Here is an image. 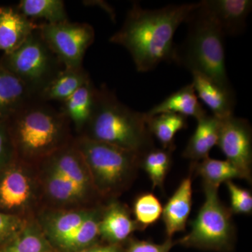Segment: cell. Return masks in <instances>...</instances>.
Listing matches in <instances>:
<instances>
[{
	"label": "cell",
	"instance_id": "cell-17",
	"mask_svg": "<svg viewBox=\"0 0 252 252\" xmlns=\"http://www.w3.org/2000/svg\"><path fill=\"white\" fill-rule=\"evenodd\" d=\"M94 210L84 208L50 211L40 217L38 224L51 246L56 247L79 228Z\"/></svg>",
	"mask_w": 252,
	"mask_h": 252
},
{
	"label": "cell",
	"instance_id": "cell-5",
	"mask_svg": "<svg viewBox=\"0 0 252 252\" xmlns=\"http://www.w3.org/2000/svg\"><path fill=\"white\" fill-rule=\"evenodd\" d=\"M90 174L96 193L114 197L132 183L140 166V154L84 135L74 137Z\"/></svg>",
	"mask_w": 252,
	"mask_h": 252
},
{
	"label": "cell",
	"instance_id": "cell-7",
	"mask_svg": "<svg viewBox=\"0 0 252 252\" xmlns=\"http://www.w3.org/2000/svg\"><path fill=\"white\" fill-rule=\"evenodd\" d=\"M218 189L204 184L205 201L191 223L190 233L180 240L182 245L221 250L233 241L232 212L220 202Z\"/></svg>",
	"mask_w": 252,
	"mask_h": 252
},
{
	"label": "cell",
	"instance_id": "cell-35",
	"mask_svg": "<svg viewBox=\"0 0 252 252\" xmlns=\"http://www.w3.org/2000/svg\"><path fill=\"white\" fill-rule=\"evenodd\" d=\"M79 252H123L122 249L118 245L109 244L102 246H91Z\"/></svg>",
	"mask_w": 252,
	"mask_h": 252
},
{
	"label": "cell",
	"instance_id": "cell-20",
	"mask_svg": "<svg viewBox=\"0 0 252 252\" xmlns=\"http://www.w3.org/2000/svg\"><path fill=\"white\" fill-rule=\"evenodd\" d=\"M97 88L93 81H88L72 96L61 103L60 111L79 132H84L90 121L97 96Z\"/></svg>",
	"mask_w": 252,
	"mask_h": 252
},
{
	"label": "cell",
	"instance_id": "cell-10",
	"mask_svg": "<svg viewBox=\"0 0 252 252\" xmlns=\"http://www.w3.org/2000/svg\"><path fill=\"white\" fill-rule=\"evenodd\" d=\"M217 145L226 160L238 167L244 179L252 180V129L250 123L234 115L220 119Z\"/></svg>",
	"mask_w": 252,
	"mask_h": 252
},
{
	"label": "cell",
	"instance_id": "cell-30",
	"mask_svg": "<svg viewBox=\"0 0 252 252\" xmlns=\"http://www.w3.org/2000/svg\"><path fill=\"white\" fill-rule=\"evenodd\" d=\"M162 207L158 199L154 194H142L134 203V215L135 221L143 230L154 224L162 217Z\"/></svg>",
	"mask_w": 252,
	"mask_h": 252
},
{
	"label": "cell",
	"instance_id": "cell-16",
	"mask_svg": "<svg viewBox=\"0 0 252 252\" xmlns=\"http://www.w3.org/2000/svg\"><path fill=\"white\" fill-rule=\"evenodd\" d=\"M38 98L0 64V123H7L33 99Z\"/></svg>",
	"mask_w": 252,
	"mask_h": 252
},
{
	"label": "cell",
	"instance_id": "cell-22",
	"mask_svg": "<svg viewBox=\"0 0 252 252\" xmlns=\"http://www.w3.org/2000/svg\"><path fill=\"white\" fill-rule=\"evenodd\" d=\"M220 119L213 115L203 116L197 120V126L189 140L184 157L193 162H198L209 157L210 151L217 145Z\"/></svg>",
	"mask_w": 252,
	"mask_h": 252
},
{
	"label": "cell",
	"instance_id": "cell-23",
	"mask_svg": "<svg viewBox=\"0 0 252 252\" xmlns=\"http://www.w3.org/2000/svg\"><path fill=\"white\" fill-rule=\"evenodd\" d=\"M90 80L89 73L83 67L64 68L41 91L38 98L46 102L56 101L62 103Z\"/></svg>",
	"mask_w": 252,
	"mask_h": 252
},
{
	"label": "cell",
	"instance_id": "cell-21",
	"mask_svg": "<svg viewBox=\"0 0 252 252\" xmlns=\"http://www.w3.org/2000/svg\"><path fill=\"white\" fill-rule=\"evenodd\" d=\"M162 113L180 114L187 118H195L196 120L207 114L203 106L199 102L192 84L184 86L170 94L145 114L147 117H151Z\"/></svg>",
	"mask_w": 252,
	"mask_h": 252
},
{
	"label": "cell",
	"instance_id": "cell-31",
	"mask_svg": "<svg viewBox=\"0 0 252 252\" xmlns=\"http://www.w3.org/2000/svg\"><path fill=\"white\" fill-rule=\"evenodd\" d=\"M230 198V212L249 215L252 211V194L246 189L235 185L232 181L225 182Z\"/></svg>",
	"mask_w": 252,
	"mask_h": 252
},
{
	"label": "cell",
	"instance_id": "cell-6",
	"mask_svg": "<svg viewBox=\"0 0 252 252\" xmlns=\"http://www.w3.org/2000/svg\"><path fill=\"white\" fill-rule=\"evenodd\" d=\"M0 64L22 81L37 97L64 68L41 37L39 29L33 32L16 51L3 54Z\"/></svg>",
	"mask_w": 252,
	"mask_h": 252
},
{
	"label": "cell",
	"instance_id": "cell-4",
	"mask_svg": "<svg viewBox=\"0 0 252 252\" xmlns=\"http://www.w3.org/2000/svg\"><path fill=\"white\" fill-rule=\"evenodd\" d=\"M185 41L175 45L172 61L190 72H198L227 89H233L227 74L223 32L199 1L189 18Z\"/></svg>",
	"mask_w": 252,
	"mask_h": 252
},
{
	"label": "cell",
	"instance_id": "cell-33",
	"mask_svg": "<svg viewBox=\"0 0 252 252\" xmlns=\"http://www.w3.org/2000/svg\"><path fill=\"white\" fill-rule=\"evenodd\" d=\"M16 158L7 123H0V171Z\"/></svg>",
	"mask_w": 252,
	"mask_h": 252
},
{
	"label": "cell",
	"instance_id": "cell-34",
	"mask_svg": "<svg viewBox=\"0 0 252 252\" xmlns=\"http://www.w3.org/2000/svg\"><path fill=\"white\" fill-rule=\"evenodd\" d=\"M173 245L171 239H167L162 244L134 240L131 242L127 252H169Z\"/></svg>",
	"mask_w": 252,
	"mask_h": 252
},
{
	"label": "cell",
	"instance_id": "cell-26",
	"mask_svg": "<svg viewBox=\"0 0 252 252\" xmlns=\"http://www.w3.org/2000/svg\"><path fill=\"white\" fill-rule=\"evenodd\" d=\"M101 213V210L94 209L92 215L79 228L55 248L63 252H79L93 246L99 236Z\"/></svg>",
	"mask_w": 252,
	"mask_h": 252
},
{
	"label": "cell",
	"instance_id": "cell-25",
	"mask_svg": "<svg viewBox=\"0 0 252 252\" xmlns=\"http://www.w3.org/2000/svg\"><path fill=\"white\" fill-rule=\"evenodd\" d=\"M16 8L34 21V19H42L46 23L55 24L68 21L65 5L62 0H21Z\"/></svg>",
	"mask_w": 252,
	"mask_h": 252
},
{
	"label": "cell",
	"instance_id": "cell-14",
	"mask_svg": "<svg viewBox=\"0 0 252 252\" xmlns=\"http://www.w3.org/2000/svg\"><path fill=\"white\" fill-rule=\"evenodd\" d=\"M193 85L198 99L211 110L212 115L223 119L233 115L235 97L233 89H227L211 78L191 73Z\"/></svg>",
	"mask_w": 252,
	"mask_h": 252
},
{
	"label": "cell",
	"instance_id": "cell-19",
	"mask_svg": "<svg viewBox=\"0 0 252 252\" xmlns=\"http://www.w3.org/2000/svg\"><path fill=\"white\" fill-rule=\"evenodd\" d=\"M138 229L140 227L131 218L126 207L118 202L109 204L101 213L99 236L109 244L118 245Z\"/></svg>",
	"mask_w": 252,
	"mask_h": 252
},
{
	"label": "cell",
	"instance_id": "cell-9",
	"mask_svg": "<svg viewBox=\"0 0 252 252\" xmlns=\"http://www.w3.org/2000/svg\"><path fill=\"white\" fill-rule=\"evenodd\" d=\"M41 37L64 68L83 67L86 51L94 39V31L85 23H40Z\"/></svg>",
	"mask_w": 252,
	"mask_h": 252
},
{
	"label": "cell",
	"instance_id": "cell-12",
	"mask_svg": "<svg viewBox=\"0 0 252 252\" xmlns=\"http://www.w3.org/2000/svg\"><path fill=\"white\" fill-rule=\"evenodd\" d=\"M41 162L52 167L89 195L95 192L86 162L73 141Z\"/></svg>",
	"mask_w": 252,
	"mask_h": 252
},
{
	"label": "cell",
	"instance_id": "cell-28",
	"mask_svg": "<svg viewBox=\"0 0 252 252\" xmlns=\"http://www.w3.org/2000/svg\"><path fill=\"white\" fill-rule=\"evenodd\" d=\"M197 171L203 178L205 185L218 188L220 184L233 179H244L242 172L232 162L210 157L197 162Z\"/></svg>",
	"mask_w": 252,
	"mask_h": 252
},
{
	"label": "cell",
	"instance_id": "cell-1",
	"mask_svg": "<svg viewBox=\"0 0 252 252\" xmlns=\"http://www.w3.org/2000/svg\"><path fill=\"white\" fill-rule=\"evenodd\" d=\"M198 4H170L160 9H146L139 3H133L122 28L109 41L128 51L138 72H149L162 62L172 61L175 32Z\"/></svg>",
	"mask_w": 252,
	"mask_h": 252
},
{
	"label": "cell",
	"instance_id": "cell-24",
	"mask_svg": "<svg viewBox=\"0 0 252 252\" xmlns=\"http://www.w3.org/2000/svg\"><path fill=\"white\" fill-rule=\"evenodd\" d=\"M0 252H54L53 247L38 223L30 221L7 243Z\"/></svg>",
	"mask_w": 252,
	"mask_h": 252
},
{
	"label": "cell",
	"instance_id": "cell-32",
	"mask_svg": "<svg viewBox=\"0 0 252 252\" xmlns=\"http://www.w3.org/2000/svg\"><path fill=\"white\" fill-rule=\"evenodd\" d=\"M28 220L0 211V248L19 233Z\"/></svg>",
	"mask_w": 252,
	"mask_h": 252
},
{
	"label": "cell",
	"instance_id": "cell-18",
	"mask_svg": "<svg viewBox=\"0 0 252 252\" xmlns=\"http://www.w3.org/2000/svg\"><path fill=\"white\" fill-rule=\"evenodd\" d=\"M192 206V179L189 175L181 182L162 209V217L168 239L185 230Z\"/></svg>",
	"mask_w": 252,
	"mask_h": 252
},
{
	"label": "cell",
	"instance_id": "cell-15",
	"mask_svg": "<svg viewBox=\"0 0 252 252\" xmlns=\"http://www.w3.org/2000/svg\"><path fill=\"white\" fill-rule=\"evenodd\" d=\"M36 166L41 172L38 177L41 192L56 205H74L84 201L89 197V194L44 162Z\"/></svg>",
	"mask_w": 252,
	"mask_h": 252
},
{
	"label": "cell",
	"instance_id": "cell-13",
	"mask_svg": "<svg viewBox=\"0 0 252 252\" xmlns=\"http://www.w3.org/2000/svg\"><path fill=\"white\" fill-rule=\"evenodd\" d=\"M39 26L16 7L0 6V51L8 54L16 51Z\"/></svg>",
	"mask_w": 252,
	"mask_h": 252
},
{
	"label": "cell",
	"instance_id": "cell-27",
	"mask_svg": "<svg viewBox=\"0 0 252 252\" xmlns=\"http://www.w3.org/2000/svg\"><path fill=\"white\" fill-rule=\"evenodd\" d=\"M147 123L151 134L155 136L163 149H170L173 148L176 134L187 127V118L172 113H162L147 117Z\"/></svg>",
	"mask_w": 252,
	"mask_h": 252
},
{
	"label": "cell",
	"instance_id": "cell-3",
	"mask_svg": "<svg viewBox=\"0 0 252 252\" xmlns=\"http://www.w3.org/2000/svg\"><path fill=\"white\" fill-rule=\"evenodd\" d=\"M81 135L141 156L154 148L145 113L129 108L104 84L97 89L94 112Z\"/></svg>",
	"mask_w": 252,
	"mask_h": 252
},
{
	"label": "cell",
	"instance_id": "cell-11",
	"mask_svg": "<svg viewBox=\"0 0 252 252\" xmlns=\"http://www.w3.org/2000/svg\"><path fill=\"white\" fill-rule=\"evenodd\" d=\"M203 7L225 36L241 34L252 11L250 0H205Z\"/></svg>",
	"mask_w": 252,
	"mask_h": 252
},
{
	"label": "cell",
	"instance_id": "cell-29",
	"mask_svg": "<svg viewBox=\"0 0 252 252\" xmlns=\"http://www.w3.org/2000/svg\"><path fill=\"white\" fill-rule=\"evenodd\" d=\"M172 149L152 148L141 157L140 165L148 174L153 189L162 188L171 163Z\"/></svg>",
	"mask_w": 252,
	"mask_h": 252
},
{
	"label": "cell",
	"instance_id": "cell-8",
	"mask_svg": "<svg viewBox=\"0 0 252 252\" xmlns=\"http://www.w3.org/2000/svg\"><path fill=\"white\" fill-rule=\"evenodd\" d=\"M34 167L16 158L0 171V211L26 220L41 193Z\"/></svg>",
	"mask_w": 252,
	"mask_h": 252
},
{
	"label": "cell",
	"instance_id": "cell-2",
	"mask_svg": "<svg viewBox=\"0 0 252 252\" xmlns=\"http://www.w3.org/2000/svg\"><path fill=\"white\" fill-rule=\"evenodd\" d=\"M7 125L16 158L34 166L74 140L65 116L39 98L31 101Z\"/></svg>",
	"mask_w": 252,
	"mask_h": 252
}]
</instances>
